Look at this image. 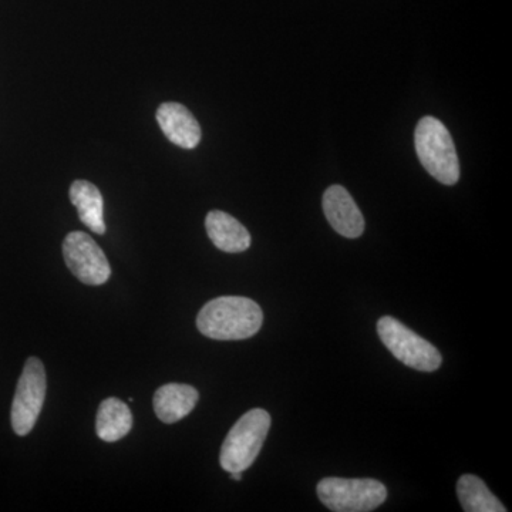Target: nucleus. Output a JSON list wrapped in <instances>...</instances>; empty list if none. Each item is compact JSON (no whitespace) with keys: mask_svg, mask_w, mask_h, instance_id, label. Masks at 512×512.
I'll return each mask as SVG.
<instances>
[{"mask_svg":"<svg viewBox=\"0 0 512 512\" xmlns=\"http://www.w3.org/2000/svg\"><path fill=\"white\" fill-rule=\"evenodd\" d=\"M316 493L320 503L335 512L375 511L387 498V488L372 478H323Z\"/></svg>","mask_w":512,"mask_h":512,"instance_id":"4","label":"nucleus"},{"mask_svg":"<svg viewBox=\"0 0 512 512\" xmlns=\"http://www.w3.org/2000/svg\"><path fill=\"white\" fill-rule=\"evenodd\" d=\"M46 370L37 357H30L20 376L12 404V427L18 436H28L45 404Z\"/></svg>","mask_w":512,"mask_h":512,"instance_id":"6","label":"nucleus"},{"mask_svg":"<svg viewBox=\"0 0 512 512\" xmlns=\"http://www.w3.org/2000/svg\"><path fill=\"white\" fill-rule=\"evenodd\" d=\"M414 146L421 165L431 177L444 185H454L460 178L456 146L446 126L436 117H423L414 131Z\"/></svg>","mask_w":512,"mask_h":512,"instance_id":"2","label":"nucleus"},{"mask_svg":"<svg viewBox=\"0 0 512 512\" xmlns=\"http://www.w3.org/2000/svg\"><path fill=\"white\" fill-rule=\"evenodd\" d=\"M271 429V416L264 409L245 413L229 430L221 447L220 463L228 473H244L261 453Z\"/></svg>","mask_w":512,"mask_h":512,"instance_id":"3","label":"nucleus"},{"mask_svg":"<svg viewBox=\"0 0 512 512\" xmlns=\"http://www.w3.org/2000/svg\"><path fill=\"white\" fill-rule=\"evenodd\" d=\"M63 256L67 268L84 285L99 286L109 281L111 268L107 256L86 232H70L64 238Z\"/></svg>","mask_w":512,"mask_h":512,"instance_id":"7","label":"nucleus"},{"mask_svg":"<svg viewBox=\"0 0 512 512\" xmlns=\"http://www.w3.org/2000/svg\"><path fill=\"white\" fill-rule=\"evenodd\" d=\"M264 323L258 303L242 296H221L202 306L197 328L215 340H242L255 336Z\"/></svg>","mask_w":512,"mask_h":512,"instance_id":"1","label":"nucleus"},{"mask_svg":"<svg viewBox=\"0 0 512 512\" xmlns=\"http://www.w3.org/2000/svg\"><path fill=\"white\" fill-rule=\"evenodd\" d=\"M156 119L165 137L175 146L184 148V150H192L200 144V123L183 104H161L158 107Z\"/></svg>","mask_w":512,"mask_h":512,"instance_id":"9","label":"nucleus"},{"mask_svg":"<svg viewBox=\"0 0 512 512\" xmlns=\"http://www.w3.org/2000/svg\"><path fill=\"white\" fill-rule=\"evenodd\" d=\"M377 333L390 353L410 369L436 372L443 363V357L436 346L431 345L393 316H383L379 319Z\"/></svg>","mask_w":512,"mask_h":512,"instance_id":"5","label":"nucleus"},{"mask_svg":"<svg viewBox=\"0 0 512 512\" xmlns=\"http://www.w3.org/2000/svg\"><path fill=\"white\" fill-rule=\"evenodd\" d=\"M70 201L76 207L80 221L94 234H106L103 195L96 185L86 180H77L70 185Z\"/></svg>","mask_w":512,"mask_h":512,"instance_id":"12","label":"nucleus"},{"mask_svg":"<svg viewBox=\"0 0 512 512\" xmlns=\"http://www.w3.org/2000/svg\"><path fill=\"white\" fill-rule=\"evenodd\" d=\"M457 497L466 512H505L507 508L484 481L473 474H464L457 483Z\"/></svg>","mask_w":512,"mask_h":512,"instance_id":"14","label":"nucleus"},{"mask_svg":"<svg viewBox=\"0 0 512 512\" xmlns=\"http://www.w3.org/2000/svg\"><path fill=\"white\" fill-rule=\"evenodd\" d=\"M200 393L190 384L168 383L154 396V412L165 424L183 420L197 406Z\"/></svg>","mask_w":512,"mask_h":512,"instance_id":"10","label":"nucleus"},{"mask_svg":"<svg viewBox=\"0 0 512 512\" xmlns=\"http://www.w3.org/2000/svg\"><path fill=\"white\" fill-rule=\"evenodd\" d=\"M323 212L329 224L346 238H359L365 231V218L352 195L342 185H332L323 194Z\"/></svg>","mask_w":512,"mask_h":512,"instance_id":"8","label":"nucleus"},{"mask_svg":"<svg viewBox=\"0 0 512 512\" xmlns=\"http://www.w3.org/2000/svg\"><path fill=\"white\" fill-rule=\"evenodd\" d=\"M205 228L212 244L222 252L239 254L251 247V235L248 229L227 212H208Z\"/></svg>","mask_w":512,"mask_h":512,"instance_id":"11","label":"nucleus"},{"mask_svg":"<svg viewBox=\"0 0 512 512\" xmlns=\"http://www.w3.org/2000/svg\"><path fill=\"white\" fill-rule=\"evenodd\" d=\"M229 478H231V480L241 481L242 473H229Z\"/></svg>","mask_w":512,"mask_h":512,"instance_id":"15","label":"nucleus"},{"mask_svg":"<svg viewBox=\"0 0 512 512\" xmlns=\"http://www.w3.org/2000/svg\"><path fill=\"white\" fill-rule=\"evenodd\" d=\"M133 427L130 407L116 397L104 400L97 412L96 431L100 440L114 443L124 439Z\"/></svg>","mask_w":512,"mask_h":512,"instance_id":"13","label":"nucleus"}]
</instances>
